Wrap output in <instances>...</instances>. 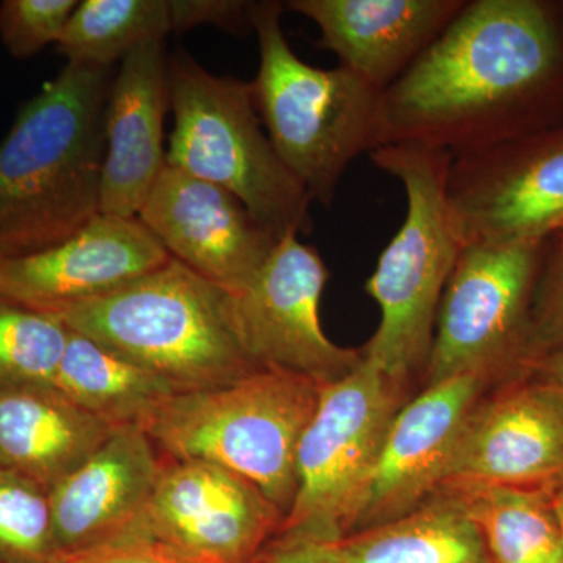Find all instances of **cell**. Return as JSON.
<instances>
[{"label":"cell","mask_w":563,"mask_h":563,"mask_svg":"<svg viewBox=\"0 0 563 563\" xmlns=\"http://www.w3.org/2000/svg\"><path fill=\"white\" fill-rule=\"evenodd\" d=\"M383 146L453 158L563 122V32L540 0H473L383 92ZM380 146V147H383Z\"/></svg>","instance_id":"6da1fadb"},{"label":"cell","mask_w":563,"mask_h":563,"mask_svg":"<svg viewBox=\"0 0 563 563\" xmlns=\"http://www.w3.org/2000/svg\"><path fill=\"white\" fill-rule=\"evenodd\" d=\"M113 68L66 63L0 143V258L58 246L101 213Z\"/></svg>","instance_id":"7a4b0ae2"},{"label":"cell","mask_w":563,"mask_h":563,"mask_svg":"<svg viewBox=\"0 0 563 563\" xmlns=\"http://www.w3.org/2000/svg\"><path fill=\"white\" fill-rule=\"evenodd\" d=\"M54 317L162 377L177 393L210 390L258 372L240 343L231 292L173 257Z\"/></svg>","instance_id":"3957f363"},{"label":"cell","mask_w":563,"mask_h":563,"mask_svg":"<svg viewBox=\"0 0 563 563\" xmlns=\"http://www.w3.org/2000/svg\"><path fill=\"white\" fill-rule=\"evenodd\" d=\"M369 157L401 181L407 213L365 284L366 295L379 306L380 322L362 351L393 383L407 388L426 372L443 291L465 247L448 199L453 155L417 144H387Z\"/></svg>","instance_id":"277c9868"},{"label":"cell","mask_w":563,"mask_h":563,"mask_svg":"<svg viewBox=\"0 0 563 563\" xmlns=\"http://www.w3.org/2000/svg\"><path fill=\"white\" fill-rule=\"evenodd\" d=\"M322 385L279 369L210 390L176 393L141 428L166 461H202L246 477L287 518L298 493L299 443Z\"/></svg>","instance_id":"5b68a950"},{"label":"cell","mask_w":563,"mask_h":563,"mask_svg":"<svg viewBox=\"0 0 563 563\" xmlns=\"http://www.w3.org/2000/svg\"><path fill=\"white\" fill-rule=\"evenodd\" d=\"M284 3L250 2L261 66L252 80L266 135L310 199L331 206L355 158L383 146V92L336 66L307 65L282 31Z\"/></svg>","instance_id":"8992f818"},{"label":"cell","mask_w":563,"mask_h":563,"mask_svg":"<svg viewBox=\"0 0 563 563\" xmlns=\"http://www.w3.org/2000/svg\"><path fill=\"white\" fill-rule=\"evenodd\" d=\"M169 107L166 165L231 191L279 240L312 231V199L263 131L252 81L214 76L179 51L169 60Z\"/></svg>","instance_id":"52a82bcc"},{"label":"cell","mask_w":563,"mask_h":563,"mask_svg":"<svg viewBox=\"0 0 563 563\" xmlns=\"http://www.w3.org/2000/svg\"><path fill=\"white\" fill-rule=\"evenodd\" d=\"M548 242L463 247L437 313L424 385L476 376L495 388L528 374L533 292Z\"/></svg>","instance_id":"ba28073f"},{"label":"cell","mask_w":563,"mask_h":563,"mask_svg":"<svg viewBox=\"0 0 563 563\" xmlns=\"http://www.w3.org/2000/svg\"><path fill=\"white\" fill-rule=\"evenodd\" d=\"M404 404L406 388L365 355L354 372L321 388L299 443L298 493L280 536H346L388 428Z\"/></svg>","instance_id":"9c48e42d"},{"label":"cell","mask_w":563,"mask_h":563,"mask_svg":"<svg viewBox=\"0 0 563 563\" xmlns=\"http://www.w3.org/2000/svg\"><path fill=\"white\" fill-rule=\"evenodd\" d=\"M328 279L318 251L299 235H285L250 284L231 292L240 343L258 369L298 374L324 387L361 365L362 350L339 346L322 331Z\"/></svg>","instance_id":"30bf717a"},{"label":"cell","mask_w":563,"mask_h":563,"mask_svg":"<svg viewBox=\"0 0 563 563\" xmlns=\"http://www.w3.org/2000/svg\"><path fill=\"white\" fill-rule=\"evenodd\" d=\"M448 199L465 246L548 242L563 229V122L453 158Z\"/></svg>","instance_id":"8fae6325"},{"label":"cell","mask_w":563,"mask_h":563,"mask_svg":"<svg viewBox=\"0 0 563 563\" xmlns=\"http://www.w3.org/2000/svg\"><path fill=\"white\" fill-rule=\"evenodd\" d=\"M284 523L246 477L210 462L162 459L139 526L192 563H265Z\"/></svg>","instance_id":"7c38bea8"},{"label":"cell","mask_w":563,"mask_h":563,"mask_svg":"<svg viewBox=\"0 0 563 563\" xmlns=\"http://www.w3.org/2000/svg\"><path fill=\"white\" fill-rule=\"evenodd\" d=\"M562 476L563 387L528 373L492 388L473 407L442 488L540 487Z\"/></svg>","instance_id":"4fadbf2b"},{"label":"cell","mask_w":563,"mask_h":563,"mask_svg":"<svg viewBox=\"0 0 563 563\" xmlns=\"http://www.w3.org/2000/svg\"><path fill=\"white\" fill-rule=\"evenodd\" d=\"M492 388L481 377L459 376L426 385L404 404L388 428L347 533L412 512L442 488L463 424Z\"/></svg>","instance_id":"5bb4252c"},{"label":"cell","mask_w":563,"mask_h":563,"mask_svg":"<svg viewBox=\"0 0 563 563\" xmlns=\"http://www.w3.org/2000/svg\"><path fill=\"white\" fill-rule=\"evenodd\" d=\"M136 218L173 258L229 292L250 284L279 242L231 191L169 165Z\"/></svg>","instance_id":"9a60e30c"},{"label":"cell","mask_w":563,"mask_h":563,"mask_svg":"<svg viewBox=\"0 0 563 563\" xmlns=\"http://www.w3.org/2000/svg\"><path fill=\"white\" fill-rule=\"evenodd\" d=\"M169 258L139 218L99 213L58 246L0 258V295L55 314L118 290Z\"/></svg>","instance_id":"2e32d148"},{"label":"cell","mask_w":563,"mask_h":563,"mask_svg":"<svg viewBox=\"0 0 563 563\" xmlns=\"http://www.w3.org/2000/svg\"><path fill=\"white\" fill-rule=\"evenodd\" d=\"M169 107L165 41L122 58L107 99L101 213L136 218L166 166L163 125Z\"/></svg>","instance_id":"e0dca14e"},{"label":"cell","mask_w":563,"mask_h":563,"mask_svg":"<svg viewBox=\"0 0 563 563\" xmlns=\"http://www.w3.org/2000/svg\"><path fill=\"white\" fill-rule=\"evenodd\" d=\"M465 0H291L320 31L318 46L384 92L439 38Z\"/></svg>","instance_id":"ac0fdd59"},{"label":"cell","mask_w":563,"mask_h":563,"mask_svg":"<svg viewBox=\"0 0 563 563\" xmlns=\"http://www.w3.org/2000/svg\"><path fill=\"white\" fill-rule=\"evenodd\" d=\"M162 457L139 424L121 426L49 492L60 555L125 536L140 523L161 476Z\"/></svg>","instance_id":"d6986e66"},{"label":"cell","mask_w":563,"mask_h":563,"mask_svg":"<svg viewBox=\"0 0 563 563\" xmlns=\"http://www.w3.org/2000/svg\"><path fill=\"white\" fill-rule=\"evenodd\" d=\"M114 429L55 387L0 391V468L51 492Z\"/></svg>","instance_id":"ffe728a7"},{"label":"cell","mask_w":563,"mask_h":563,"mask_svg":"<svg viewBox=\"0 0 563 563\" xmlns=\"http://www.w3.org/2000/svg\"><path fill=\"white\" fill-rule=\"evenodd\" d=\"M336 563H490L481 533L454 492L412 512L329 542Z\"/></svg>","instance_id":"44dd1931"},{"label":"cell","mask_w":563,"mask_h":563,"mask_svg":"<svg viewBox=\"0 0 563 563\" xmlns=\"http://www.w3.org/2000/svg\"><path fill=\"white\" fill-rule=\"evenodd\" d=\"M555 483L540 487L472 485L446 490L459 496L476 525L488 562L563 563Z\"/></svg>","instance_id":"7402d4cb"},{"label":"cell","mask_w":563,"mask_h":563,"mask_svg":"<svg viewBox=\"0 0 563 563\" xmlns=\"http://www.w3.org/2000/svg\"><path fill=\"white\" fill-rule=\"evenodd\" d=\"M55 388L113 428L140 426L177 393L162 377L70 329Z\"/></svg>","instance_id":"603a6c76"},{"label":"cell","mask_w":563,"mask_h":563,"mask_svg":"<svg viewBox=\"0 0 563 563\" xmlns=\"http://www.w3.org/2000/svg\"><path fill=\"white\" fill-rule=\"evenodd\" d=\"M169 33V0H84L55 46L68 63L113 68L136 47Z\"/></svg>","instance_id":"cb8c5ba5"},{"label":"cell","mask_w":563,"mask_h":563,"mask_svg":"<svg viewBox=\"0 0 563 563\" xmlns=\"http://www.w3.org/2000/svg\"><path fill=\"white\" fill-rule=\"evenodd\" d=\"M68 339L54 314L0 295V391L55 387Z\"/></svg>","instance_id":"d4e9b609"},{"label":"cell","mask_w":563,"mask_h":563,"mask_svg":"<svg viewBox=\"0 0 563 563\" xmlns=\"http://www.w3.org/2000/svg\"><path fill=\"white\" fill-rule=\"evenodd\" d=\"M49 492L0 468V563H58Z\"/></svg>","instance_id":"484cf974"},{"label":"cell","mask_w":563,"mask_h":563,"mask_svg":"<svg viewBox=\"0 0 563 563\" xmlns=\"http://www.w3.org/2000/svg\"><path fill=\"white\" fill-rule=\"evenodd\" d=\"M77 5V0H3L0 41L18 60L35 57L58 43Z\"/></svg>","instance_id":"4316f807"},{"label":"cell","mask_w":563,"mask_h":563,"mask_svg":"<svg viewBox=\"0 0 563 563\" xmlns=\"http://www.w3.org/2000/svg\"><path fill=\"white\" fill-rule=\"evenodd\" d=\"M563 350V243L547 251L533 292L529 366Z\"/></svg>","instance_id":"83f0119b"},{"label":"cell","mask_w":563,"mask_h":563,"mask_svg":"<svg viewBox=\"0 0 563 563\" xmlns=\"http://www.w3.org/2000/svg\"><path fill=\"white\" fill-rule=\"evenodd\" d=\"M58 563H192L184 555L152 539L139 525L131 532L101 547L60 555Z\"/></svg>","instance_id":"f1b7e54d"},{"label":"cell","mask_w":563,"mask_h":563,"mask_svg":"<svg viewBox=\"0 0 563 563\" xmlns=\"http://www.w3.org/2000/svg\"><path fill=\"white\" fill-rule=\"evenodd\" d=\"M173 33L192 31L199 25H217L225 32L251 29L250 2L240 0H169Z\"/></svg>","instance_id":"f546056e"},{"label":"cell","mask_w":563,"mask_h":563,"mask_svg":"<svg viewBox=\"0 0 563 563\" xmlns=\"http://www.w3.org/2000/svg\"><path fill=\"white\" fill-rule=\"evenodd\" d=\"M329 542L331 540L279 536L269 547L265 563H336Z\"/></svg>","instance_id":"4dcf8cb0"},{"label":"cell","mask_w":563,"mask_h":563,"mask_svg":"<svg viewBox=\"0 0 563 563\" xmlns=\"http://www.w3.org/2000/svg\"><path fill=\"white\" fill-rule=\"evenodd\" d=\"M529 373L539 374L544 379L553 380V383L563 387V350L544 355V357L533 362L529 366Z\"/></svg>","instance_id":"1f68e13d"},{"label":"cell","mask_w":563,"mask_h":563,"mask_svg":"<svg viewBox=\"0 0 563 563\" xmlns=\"http://www.w3.org/2000/svg\"><path fill=\"white\" fill-rule=\"evenodd\" d=\"M555 507H558L559 518H561L563 529V476L554 485Z\"/></svg>","instance_id":"d6a6232c"},{"label":"cell","mask_w":563,"mask_h":563,"mask_svg":"<svg viewBox=\"0 0 563 563\" xmlns=\"http://www.w3.org/2000/svg\"><path fill=\"white\" fill-rule=\"evenodd\" d=\"M555 242L563 243V229L561 232L555 233V235L551 236Z\"/></svg>","instance_id":"836d02e7"}]
</instances>
